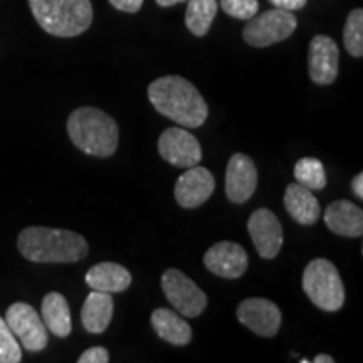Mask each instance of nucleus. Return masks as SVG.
Here are the masks:
<instances>
[{
	"label": "nucleus",
	"instance_id": "obj_10",
	"mask_svg": "<svg viewBox=\"0 0 363 363\" xmlns=\"http://www.w3.org/2000/svg\"><path fill=\"white\" fill-rule=\"evenodd\" d=\"M247 230L254 247L262 259H274L283 247V225L269 208H257L247 220Z\"/></svg>",
	"mask_w": 363,
	"mask_h": 363
},
{
	"label": "nucleus",
	"instance_id": "obj_18",
	"mask_svg": "<svg viewBox=\"0 0 363 363\" xmlns=\"http://www.w3.org/2000/svg\"><path fill=\"white\" fill-rule=\"evenodd\" d=\"M284 207L298 224L311 225L320 219L321 208L313 190L296 184H289L284 192Z\"/></svg>",
	"mask_w": 363,
	"mask_h": 363
},
{
	"label": "nucleus",
	"instance_id": "obj_26",
	"mask_svg": "<svg viewBox=\"0 0 363 363\" xmlns=\"http://www.w3.org/2000/svg\"><path fill=\"white\" fill-rule=\"evenodd\" d=\"M219 6L227 16L239 21H249L259 11L257 0H220Z\"/></svg>",
	"mask_w": 363,
	"mask_h": 363
},
{
	"label": "nucleus",
	"instance_id": "obj_8",
	"mask_svg": "<svg viewBox=\"0 0 363 363\" xmlns=\"http://www.w3.org/2000/svg\"><path fill=\"white\" fill-rule=\"evenodd\" d=\"M6 323L27 352H43L48 347V328L38 311L27 303L17 301L9 306Z\"/></svg>",
	"mask_w": 363,
	"mask_h": 363
},
{
	"label": "nucleus",
	"instance_id": "obj_17",
	"mask_svg": "<svg viewBox=\"0 0 363 363\" xmlns=\"http://www.w3.org/2000/svg\"><path fill=\"white\" fill-rule=\"evenodd\" d=\"M113 311H115V301L111 294L93 289L81 310V323L89 333H104L111 323Z\"/></svg>",
	"mask_w": 363,
	"mask_h": 363
},
{
	"label": "nucleus",
	"instance_id": "obj_5",
	"mask_svg": "<svg viewBox=\"0 0 363 363\" xmlns=\"http://www.w3.org/2000/svg\"><path fill=\"white\" fill-rule=\"evenodd\" d=\"M303 289L311 303L320 310L333 313L342 310L345 288L340 272L328 259H313L306 266L301 279Z\"/></svg>",
	"mask_w": 363,
	"mask_h": 363
},
{
	"label": "nucleus",
	"instance_id": "obj_13",
	"mask_svg": "<svg viewBox=\"0 0 363 363\" xmlns=\"http://www.w3.org/2000/svg\"><path fill=\"white\" fill-rule=\"evenodd\" d=\"M203 264L212 274L220 276L224 279H238L246 272L249 257L246 249L240 244L222 240L207 249L206 256H203Z\"/></svg>",
	"mask_w": 363,
	"mask_h": 363
},
{
	"label": "nucleus",
	"instance_id": "obj_7",
	"mask_svg": "<svg viewBox=\"0 0 363 363\" xmlns=\"http://www.w3.org/2000/svg\"><path fill=\"white\" fill-rule=\"evenodd\" d=\"M162 289L169 303L182 316H201L207 308L206 293L179 269H167L162 276Z\"/></svg>",
	"mask_w": 363,
	"mask_h": 363
},
{
	"label": "nucleus",
	"instance_id": "obj_12",
	"mask_svg": "<svg viewBox=\"0 0 363 363\" xmlns=\"http://www.w3.org/2000/svg\"><path fill=\"white\" fill-rule=\"evenodd\" d=\"M238 320L246 328L264 338H272L281 328V311L264 298H247L238 306Z\"/></svg>",
	"mask_w": 363,
	"mask_h": 363
},
{
	"label": "nucleus",
	"instance_id": "obj_30",
	"mask_svg": "<svg viewBox=\"0 0 363 363\" xmlns=\"http://www.w3.org/2000/svg\"><path fill=\"white\" fill-rule=\"evenodd\" d=\"M352 189H353V192H355L357 197L362 201V199H363V174H362V172L355 177V179H353Z\"/></svg>",
	"mask_w": 363,
	"mask_h": 363
},
{
	"label": "nucleus",
	"instance_id": "obj_16",
	"mask_svg": "<svg viewBox=\"0 0 363 363\" xmlns=\"http://www.w3.org/2000/svg\"><path fill=\"white\" fill-rule=\"evenodd\" d=\"M325 224L331 233L343 238L363 234V211L350 201H335L325 211Z\"/></svg>",
	"mask_w": 363,
	"mask_h": 363
},
{
	"label": "nucleus",
	"instance_id": "obj_32",
	"mask_svg": "<svg viewBox=\"0 0 363 363\" xmlns=\"http://www.w3.org/2000/svg\"><path fill=\"white\" fill-rule=\"evenodd\" d=\"M315 363H333L335 358L330 357V355H325V353H321V355H316L315 360H313Z\"/></svg>",
	"mask_w": 363,
	"mask_h": 363
},
{
	"label": "nucleus",
	"instance_id": "obj_9",
	"mask_svg": "<svg viewBox=\"0 0 363 363\" xmlns=\"http://www.w3.org/2000/svg\"><path fill=\"white\" fill-rule=\"evenodd\" d=\"M158 152L170 165L190 169L202 160V147L199 140L184 126L167 128L158 138Z\"/></svg>",
	"mask_w": 363,
	"mask_h": 363
},
{
	"label": "nucleus",
	"instance_id": "obj_28",
	"mask_svg": "<svg viewBox=\"0 0 363 363\" xmlns=\"http://www.w3.org/2000/svg\"><path fill=\"white\" fill-rule=\"evenodd\" d=\"M110 4L116 9V11L136 13L142 9L143 0H110Z\"/></svg>",
	"mask_w": 363,
	"mask_h": 363
},
{
	"label": "nucleus",
	"instance_id": "obj_19",
	"mask_svg": "<svg viewBox=\"0 0 363 363\" xmlns=\"http://www.w3.org/2000/svg\"><path fill=\"white\" fill-rule=\"evenodd\" d=\"M86 284L103 293H123L130 288L131 274L118 262H99L86 272Z\"/></svg>",
	"mask_w": 363,
	"mask_h": 363
},
{
	"label": "nucleus",
	"instance_id": "obj_20",
	"mask_svg": "<svg viewBox=\"0 0 363 363\" xmlns=\"http://www.w3.org/2000/svg\"><path fill=\"white\" fill-rule=\"evenodd\" d=\"M152 326L158 337L175 347H185L192 342L190 325L169 308H158L152 313Z\"/></svg>",
	"mask_w": 363,
	"mask_h": 363
},
{
	"label": "nucleus",
	"instance_id": "obj_15",
	"mask_svg": "<svg viewBox=\"0 0 363 363\" xmlns=\"http://www.w3.org/2000/svg\"><path fill=\"white\" fill-rule=\"evenodd\" d=\"M216 179L203 167L194 165L179 177L175 184V201L184 208H195L206 203L214 194Z\"/></svg>",
	"mask_w": 363,
	"mask_h": 363
},
{
	"label": "nucleus",
	"instance_id": "obj_3",
	"mask_svg": "<svg viewBox=\"0 0 363 363\" xmlns=\"http://www.w3.org/2000/svg\"><path fill=\"white\" fill-rule=\"evenodd\" d=\"M67 135L71 142L86 155L111 157L118 148V125L98 108H78L67 118Z\"/></svg>",
	"mask_w": 363,
	"mask_h": 363
},
{
	"label": "nucleus",
	"instance_id": "obj_23",
	"mask_svg": "<svg viewBox=\"0 0 363 363\" xmlns=\"http://www.w3.org/2000/svg\"><path fill=\"white\" fill-rule=\"evenodd\" d=\"M294 179L299 185L315 190H323L326 187V172L323 163L316 157H305L294 165Z\"/></svg>",
	"mask_w": 363,
	"mask_h": 363
},
{
	"label": "nucleus",
	"instance_id": "obj_4",
	"mask_svg": "<svg viewBox=\"0 0 363 363\" xmlns=\"http://www.w3.org/2000/svg\"><path fill=\"white\" fill-rule=\"evenodd\" d=\"M38 24L56 38H76L93 22L91 0H29Z\"/></svg>",
	"mask_w": 363,
	"mask_h": 363
},
{
	"label": "nucleus",
	"instance_id": "obj_27",
	"mask_svg": "<svg viewBox=\"0 0 363 363\" xmlns=\"http://www.w3.org/2000/svg\"><path fill=\"white\" fill-rule=\"evenodd\" d=\"M110 362V353L103 347L88 348L83 355L78 358V363H108Z\"/></svg>",
	"mask_w": 363,
	"mask_h": 363
},
{
	"label": "nucleus",
	"instance_id": "obj_1",
	"mask_svg": "<svg viewBox=\"0 0 363 363\" xmlns=\"http://www.w3.org/2000/svg\"><path fill=\"white\" fill-rule=\"evenodd\" d=\"M148 99L160 115L184 128H199L208 116L206 99L182 76H163L150 83Z\"/></svg>",
	"mask_w": 363,
	"mask_h": 363
},
{
	"label": "nucleus",
	"instance_id": "obj_21",
	"mask_svg": "<svg viewBox=\"0 0 363 363\" xmlns=\"http://www.w3.org/2000/svg\"><path fill=\"white\" fill-rule=\"evenodd\" d=\"M43 321L51 333L59 338L69 337L72 331L71 310L67 299L61 293H48L43 299Z\"/></svg>",
	"mask_w": 363,
	"mask_h": 363
},
{
	"label": "nucleus",
	"instance_id": "obj_25",
	"mask_svg": "<svg viewBox=\"0 0 363 363\" xmlns=\"http://www.w3.org/2000/svg\"><path fill=\"white\" fill-rule=\"evenodd\" d=\"M22 362L21 345L6 323V318L0 316V363Z\"/></svg>",
	"mask_w": 363,
	"mask_h": 363
},
{
	"label": "nucleus",
	"instance_id": "obj_31",
	"mask_svg": "<svg viewBox=\"0 0 363 363\" xmlns=\"http://www.w3.org/2000/svg\"><path fill=\"white\" fill-rule=\"evenodd\" d=\"M160 7H174L177 4H182V2H187V0H155Z\"/></svg>",
	"mask_w": 363,
	"mask_h": 363
},
{
	"label": "nucleus",
	"instance_id": "obj_22",
	"mask_svg": "<svg viewBox=\"0 0 363 363\" xmlns=\"http://www.w3.org/2000/svg\"><path fill=\"white\" fill-rule=\"evenodd\" d=\"M219 2L217 0H187L185 26L195 38H203L214 22Z\"/></svg>",
	"mask_w": 363,
	"mask_h": 363
},
{
	"label": "nucleus",
	"instance_id": "obj_6",
	"mask_svg": "<svg viewBox=\"0 0 363 363\" xmlns=\"http://www.w3.org/2000/svg\"><path fill=\"white\" fill-rule=\"evenodd\" d=\"M296 27L298 19L293 12L272 9L251 17L244 27L242 38L252 48H269L291 38Z\"/></svg>",
	"mask_w": 363,
	"mask_h": 363
},
{
	"label": "nucleus",
	"instance_id": "obj_2",
	"mask_svg": "<svg viewBox=\"0 0 363 363\" xmlns=\"http://www.w3.org/2000/svg\"><path fill=\"white\" fill-rule=\"evenodd\" d=\"M17 247L33 262H78L88 256L89 247L83 235L66 229L27 227L17 238Z\"/></svg>",
	"mask_w": 363,
	"mask_h": 363
},
{
	"label": "nucleus",
	"instance_id": "obj_24",
	"mask_svg": "<svg viewBox=\"0 0 363 363\" xmlns=\"http://www.w3.org/2000/svg\"><path fill=\"white\" fill-rule=\"evenodd\" d=\"M343 44L353 57L363 56V11L355 9L348 13L343 29Z\"/></svg>",
	"mask_w": 363,
	"mask_h": 363
},
{
	"label": "nucleus",
	"instance_id": "obj_29",
	"mask_svg": "<svg viewBox=\"0 0 363 363\" xmlns=\"http://www.w3.org/2000/svg\"><path fill=\"white\" fill-rule=\"evenodd\" d=\"M269 2L274 6L276 9H281V11H299L306 6L308 0H269Z\"/></svg>",
	"mask_w": 363,
	"mask_h": 363
},
{
	"label": "nucleus",
	"instance_id": "obj_14",
	"mask_svg": "<svg viewBox=\"0 0 363 363\" xmlns=\"http://www.w3.org/2000/svg\"><path fill=\"white\" fill-rule=\"evenodd\" d=\"M257 187V169L252 158L244 153L230 157L225 170V195L233 203H244Z\"/></svg>",
	"mask_w": 363,
	"mask_h": 363
},
{
	"label": "nucleus",
	"instance_id": "obj_11",
	"mask_svg": "<svg viewBox=\"0 0 363 363\" xmlns=\"http://www.w3.org/2000/svg\"><path fill=\"white\" fill-rule=\"evenodd\" d=\"M340 49L338 44L328 35H315L308 51V69L315 84L328 86L338 78Z\"/></svg>",
	"mask_w": 363,
	"mask_h": 363
}]
</instances>
